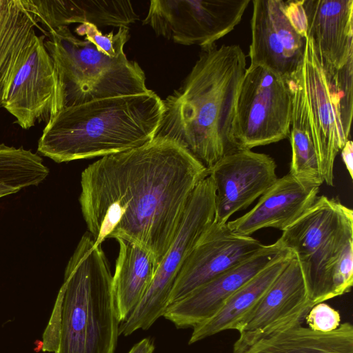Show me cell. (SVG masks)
Returning a JSON list of instances; mask_svg holds the SVG:
<instances>
[{"mask_svg":"<svg viewBox=\"0 0 353 353\" xmlns=\"http://www.w3.org/2000/svg\"><path fill=\"white\" fill-rule=\"evenodd\" d=\"M215 215V189L208 175L194 189L182 222L144 296L126 320L119 325V335L149 329L168 307L174 283L186 258Z\"/></svg>","mask_w":353,"mask_h":353,"instance_id":"obj_8","label":"cell"},{"mask_svg":"<svg viewBox=\"0 0 353 353\" xmlns=\"http://www.w3.org/2000/svg\"><path fill=\"white\" fill-rule=\"evenodd\" d=\"M45 39L34 34L0 81L1 107L24 130L37 122L48 123L64 107L63 88Z\"/></svg>","mask_w":353,"mask_h":353,"instance_id":"obj_7","label":"cell"},{"mask_svg":"<svg viewBox=\"0 0 353 353\" xmlns=\"http://www.w3.org/2000/svg\"><path fill=\"white\" fill-rule=\"evenodd\" d=\"M207 169L176 143L155 137L103 157L81 177L79 203L96 244L123 239L150 252L159 265Z\"/></svg>","mask_w":353,"mask_h":353,"instance_id":"obj_1","label":"cell"},{"mask_svg":"<svg viewBox=\"0 0 353 353\" xmlns=\"http://www.w3.org/2000/svg\"><path fill=\"white\" fill-rule=\"evenodd\" d=\"M277 241L296 257L313 305L351 290L353 211L337 198L318 196Z\"/></svg>","mask_w":353,"mask_h":353,"instance_id":"obj_5","label":"cell"},{"mask_svg":"<svg viewBox=\"0 0 353 353\" xmlns=\"http://www.w3.org/2000/svg\"><path fill=\"white\" fill-rule=\"evenodd\" d=\"M320 187L302 182L289 173L276 182L247 213L227 222L234 233L250 236L267 228L282 232L314 203Z\"/></svg>","mask_w":353,"mask_h":353,"instance_id":"obj_17","label":"cell"},{"mask_svg":"<svg viewBox=\"0 0 353 353\" xmlns=\"http://www.w3.org/2000/svg\"><path fill=\"white\" fill-rule=\"evenodd\" d=\"M41 31L47 34L72 23H92L99 27H129L139 20L130 1L23 0Z\"/></svg>","mask_w":353,"mask_h":353,"instance_id":"obj_20","label":"cell"},{"mask_svg":"<svg viewBox=\"0 0 353 353\" xmlns=\"http://www.w3.org/2000/svg\"><path fill=\"white\" fill-rule=\"evenodd\" d=\"M306 37L320 59L339 69L353 57V0H302Z\"/></svg>","mask_w":353,"mask_h":353,"instance_id":"obj_19","label":"cell"},{"mask_svg":"<svg viewBox=\"0 0 353 353\" xmlns=\"http://www.w3.org/2000/svg\"><path fill=\"white\" fill-rule=\"evenodd\" d=\"M336 70L319 58L307 37L301 64L305 110L321 174L330 186L334 184L336 157L349 140L340 118Z\"/></svg>","mask_w":353,"mask_h":353,"instance_id":"obj_11","label":"cell"},{"mask_svg":"<svg viewBox=\"0 0 353 353\" xmlns=\"http://www.w3.org/2000/svg\"><path fill=\"white\" fill-rule=\"evenodd\" d=\"M201 50L181 86L162 99L163 112L154 138L174 141L208 170L237 150L233 128L246 58L238 45Z\"/></svg>","mask_w":353,"mask_h":353,"instance_id":"obj_2","label":"cell"},{"mask_svg":"<svg viewBox=\"0 0 353 353\" xmlns=\"http://www.w3.org/2000/svg\"><path fill=\"white\" fill-rule=\"evenodd\" d=\"M265 245L213 221L186 258L170 292L168 306L248 259Z\"/></svg>","mask_w":353,"mask_h":353,"instance_id":"obj_14","label":"cell"},{"mask_svg":"<svg viewBox=\"0 0 353 353\" xmlns=\"http://www.w3.org/2000/svg\"><path fill=\"white\" fill-rule=\"evenodd\" d=\"M276 164L268 154L237 150L223 156L208 171L215 189L214 222L225 224L245 210L277 180Z\"/></svg>","mask_w":353,"mask_h":353,"instance_id":"obj_13","label":"cell"},{"mask_svg":"<svg viewBox=\"0 0 353 353\" xmlns=\"http://www.w3.org/2000/svg\"><path fill=\"white\" fill-rule=\"evenodd\" d=\"M250 26V64L263 66L288 80L302 64L307 37L288 15L285 1H252Z\"/></svg>","mask_w":353,"mask_h":353,"instance_id":"obj_12","label":"cell"},{"mask_svg":"<svg viewBox=\"0 0 353 353\" xmlns=\"http://www.w3.org/2000/svg\"><path fill=\"white\" fill-rule=\"evenodd\" d=\"M292 112L288 81L263 66L250 64L236 98L233 128L236 149L251 150L286 139Z\"/></svg>","mask_w":353,"mask_h":353,"instance_id":"obj_9","label":"cell"},{"mask_svg":"<svg viewBox=\"0 0 353 353\" xmlns=\"http://www.w3.org/2000/svg\"><path fill=\"white\" fill-rule=\"evenodd\" d=\"M289 249L277 241L170 305L163 316L177 328L193 327L214 316L243 285Z\"/></svg>","mask_w":353,"mask_h":353,"instance_id":"obj_15","label":"cell"},{"mask_svg":"<svg viewBox=\"0 0 353 353\" xmlns=\"http://www.w3.org/2000/svg\"><path fill=\"white\" fill-rule=\"evenodd\" d=\"M294 253L288 250L239 288L212 317L192 327L189 344L228 330H236L239 322L256 306Z\"/></svg>","mask_w":353,"mask_h":353,"instance_id":"obj_21","label":"cell"},{"mask_svg":"<svg viewBox=\"0 0 353 353\" xmlns=\"http://www.w3.org/2000/svg\"><path fill=\"white\" fill-rule=\"evenodd\" d=\"M353 57L335 72V85L339 100L342 128L349 139L353 107Z\"/></svg>","mask_w":353,"mask_h":353,"instance_id":"obj_26","label":"cell"},{"mask_svg":"<svg viewBox=\"0 0 353 353\" xmlns=\"http://www.w3.org/2000/svg\"><path fill=\"white\" fill-rule=\"evenodd\" d=\"M154 349L152 339L145 338L134 345L128 353H153Z\"/></svg>","mask_w":353,"mask_h":353,"instance_id":"obj_29","label":"cell"},{"mask_svg":"<svg viewBox=\"0 0 353 353\" xmlns=\"http://www.w3.org/2000/svg\"><path fill=\"white\" fill-rule=\"evenodd\" d=\"M74 32L79 36L85 37V40L110 57L125 53L124 46L130 37L129 27H120L116 33L110 32L103 34L97 26L88 23L80 24L75 28Z\"/></svg>","mask_w":353,"mask_h":353,"instance_id":"obj_25","label":"cell"},{"mask_svg":"<svg viewBox=\"0 0 353 353\" xmlns=\"http://www.w3.org/2000/svg\"><path fill=\"white\" fill-rule=\"evenodd\" d=\"M341 157L346 169L351 177L353 179V143L351 140H347L342 149Z\"/></svg>","mask_w":353,"mask_h":353,"instance_id":"obj_28","label":"cell"},{"mask_svg":"<svg viewBox=\"0 0 353 353\" xmlns=\"http://www.w3.org/2000/svg\"><path fill=\"white\" fill-rule=\"evenodd\" d=\"M44 45L52 58L63 91L64 107L89 101L145 93V75L125 53L110 57L68 26L50 32Z\"/></svg>","mask_w":353,"mask_h":353,"instance_id":"obj_6","label":"cell"},{"mask_svg":"<svg viewBox=\"0 0 353 353\" xmlns=\"http://www.w3.org/2000/svg\"><path fill=\"white\" fill-rule=\"evenodd\" d=\"M54 306L60 316L56 353H114L120 322L112 275L88 232L68 261Z\"/></svg>","mask_w":353,"mask_h":353,"instance_id":"obj_4","label":"cell"},{"mask_svg":"<svg viewBox=\"0 0 353 353\" xmlns=\"http://www.w3.org/2000/svg\"><path fill=\"white\" fill-rule=\"evenodd\" d=\"M36 28L40 29L23 0H0V81L19 52L36 34Z\"/></svg>","mask_w":353,"mask_h":353,"instance_id":"obj_23","label":"cell"},{"mask_svg":"<svg viewBox=\"0 0 353 353\" xmlns=\"http://www.w3.org/2000/svg\"><path fill=\"white\" fill-rule=\"evenodd\" d=\"M119 255L112 276L116 312L121 323L128 319L149 288L159 263L144 247L118 239Z\"/></svg>","mask_w":353,"mask_h":353,"instance_id":"obj_22","label":"cell"},{"mask_svg":"<svg viewBox=\"0 0 353 353\" xmlns=\"http://www.w3.org/2000/svg\"><path fill=\"white\" fill-rule=\"evenodd\" d=\"M163 112L151 90L65 107L46 123L37 151L63 163L138 148L154 139Z\"/></svg>","mask_w":353,"mask_h":353,"instance_id":"obj_3","label":"cell"},{"mask_svg":"<svg viewBox=\"0 0 353 353\" xmlns=\"http://www.w3.org/2000/svg\"><path fill=\"white\" fill-rule=\"evenodd\" d=\"M250 0H153L143 25L158 36L201 49L230 32L241 21Z\"/></svg>","mask_w":353,"mask_h":353,"instance_id":"obj_10","label":"cell"},{"mask_svg":"<svg viewBox=\"0 0 353 353\" xmlns=\"http://www.w3.org/2000/svg\"><path fill=\"white\" fill-rule=\"evenodd\" d=\"M10 194L8 192H5V191H0V198L1 197H3L5 196H8Z\"/></svg>","mask_w":353,"mask_h":353,"instance_id":"obj_30","label":"cell"},{"mask_svg":"<svg viewBox=\"0 0 353 353\" xmlns=\"http://www.w3.org/2000/svg\"><path fill=\"white\" fill-rule=\"evenodd\" d=\"M308 327L312 330L328 332L340 325L341 316L338 310L324 303L314 305L305 317Z\"/></svg>","mask_w":353,"mask_h":353,"instance_id":"obj_27","label":"cell"},{"mask_svg":"<svg viewBox=\"0 0 353 353\" xmlns=\"http://www.w3.org/2000/svg\"><path fill=\"white\" fill-rule=\"evenodd\" d=\"M299 316L258 334H241L232 353H353V326L322 332L302 325Z\"/></svg>","mask_w":353,"mask_h":353,"instance_id":"obj_16","label":"cell"},{"mask_svg":"<svg viewBox=\"0 0 353 353\" xmlns=\"http://www.w3.org/2000/svg\"><path fill=\"white\" fill-rule=\"evenodd\" d=\"M49 174V169L37 153L23 147L0 144V191L10 194L37 185Z\"/></svg>","mask_w":353,"mask_h":353,"instance_id":"obj_24","label":"cell"},{"mask_svg":"<svg viewBox=\"0 0 353 353\" xmlns=\"http://www.w3.org/2000/svg\"><path fill=\"white\" fill-rule=\"evenodd\" d=\"M294 254L256 306L239 322V334H258L299 316L313 307Z\"/></svg>","mask_w":353,"mask_h":353,"instance_id":"obj_18","label":"cell"}]
</instances>
